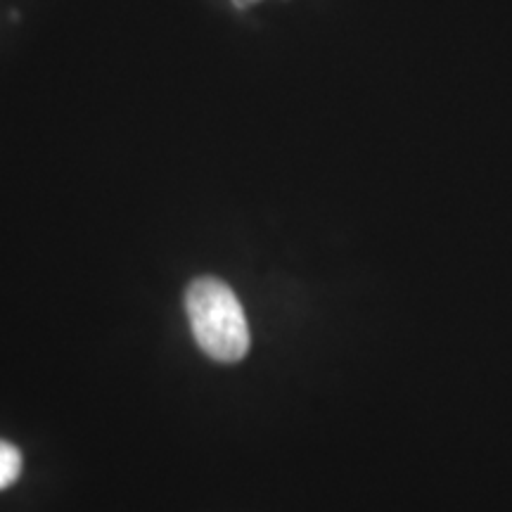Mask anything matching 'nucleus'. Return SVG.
<instances>
[{
	"label": "nucleus",
	"instance_id": "7ed1b4c3",
	"mask_svg": "<svg viewBox=\"0 0 512 512\" xmlns=\"http://www.w3.org/2000/svg\"><path fill=\"white\" fill-rule=\"evenodd\" d=\"M259 3V0H233V5L235 8H240V10H245V8H252V5H256Z\"/></svg>",
	"mask_w": 512,
	"mask_h": 512
},
{
	"label": "nucleus",
	"instance_id": "f03ea898",
	"mask_svg": "<svg viewBox=\"0 0 512 512\" xmlns=\"http://www.w3.org/2000/svg\"><path fill=\"white\" fill-rule=\"evenodd\" d=\"M22 472V453L17 446L0 441V491L8 489L19 479Z\"/></svg>",
	"mask_w": 512,
	"mask_h": 512
},
{
	"label": "nucleus",
	"instance_id": "f257e3e1",
	"mask_svg": "<svg viewBox=\"0 0 512 512\" xmlns=\"http://www.w3.org/2000/svg\"><path fill=\"white\" fill-rule=\"evenodd\" d=\"M195 342L219 363H238L249 351V325L235 292L216 278H197L185 292Z\"/></svg>",
	"mask_w": 512,
	"mask_h": 512
}]
</instances>
